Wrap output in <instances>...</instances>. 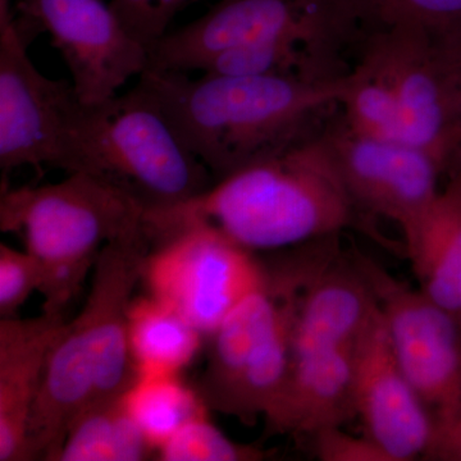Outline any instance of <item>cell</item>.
I'll use <instances>...</instances> for the list:
<instances>
[{
  "mask_svg": "<svg viewBox=\"0 0 461 461\" xmlns=\"http://www.w3.org/2000/svg\"><path fill=\"white\" fill-rule=\"evenodd\" d=\"M366 30L417 25L432 32L461 33V0H355Z\"/></svg>",
  "mask_w": 461,
  "mask_h": 461,
  "instance_id": "cb8c5ba5",
  "label": "cell"
},
{
  "mask_svg": "<svg viewBox=\"0 0 461 461\" xmlns=\"http://www.w3.org/2000/svg\"><path fill=\"white\" fill-rule=\"evenodd\" d=\"M363 217L321 132L242 167L184 204L147 211L145 229L154 247L208 224L258 253L339 236Z\"/></svg>",
  "mask_w": 461,
  "mask_h": 461,
  "instance_id": "6da1fadb",
  "label": "cell"
},
{
  "mask_svg": "<svg viewBox=\"0 0 461 461\" xmlns=\"http://www.w3.org/2000/svg\"><path fill=\"white\" fill-rule=\"evenodd\" d=\"M342 426L318 430L314 436L315 454L323 461H393L381 446L368 436L357 437Z\"/></svg>",
  "mask_w": 461,
  "mask_h": 461,
  "instance_id": "4316f807",
  "label": "cell"
},
{
  "mask_svg": "<svg viewBox=\"0 0 461 461\" xmlns=\"http://www.w3.org/2000/svg\"><path fill=\"white\" fill-rule=\"evenodd\" d=\"M364 32L355 0H220L148 47V69L200 71L221 51L258 41L303 42L341 56Z\"/></svg>",
  "mask_w": 461,
  "mask_h": 461,
  "instance_id": "8992f818",
  "label": "cell"
},
{
  "mask_svg": "<svg viewBox=\"0 0 461 461\" xmlns=\"http://www.w3.org/2000/svg\"><path fill=\"white\" fill-rule=\"evenodd\" d=\"M420 290L461 318V185L450 178L408 241Z\"/></svg>",
  "mask_w": 461,
  "mask_h": 461,
  "instance_id": "ac0fdd59",
  "label": "cell"
},
{
  "mask_svg": "<svg viewBox=\"0 0 461 461\" xmlns=\"http://www.w3.org/2000/svg\"><path fill=\"white\" fill-rule=\"evenodd\" d=\"M145 214L138 199L85 172L57 184L3 187L0 198V230L20 235L41 267L47 313H65L102 249L144 229Z\"/></svg>",
  "mask_w": 461,
  "mask_h": 461,
  "instance_id": "3957f363",
  "label": "cell"
},
{
  "mask_svg": "<svg viewBox=\"0 0 461 461\" xmlns=\"http://www.w3.org/2000/svg\"><path fill=\"white\" fill-rule=\"evenodd\" d=\"M95 373L89 339L77 317L66 321L45 363L29 427V460L56 461L76 418L94 402Z\"/></svg>",
  "mask_w": 461,
  "mask_h": 461,
  "instance_id": "2e32d148",
  "label": "cell"
},
{
  "mask_svg": "<svg viewBox=\"0 0 461 461\" xmlns=\"http://www.w3.org/2000/svg\"><path fill=\"white\" fill-rule=\"evenodd\" d=\"M157 456L163 461H256L266 459L267 454L256 446L232 441L202 414L169 437Z\"/></svg>",
  "mask_w": 461,
  "mask_h": 461,
  "instance_id": "603a6c76",
  "label": "cell"
},
{
  "mask_svg": "<svg viewBox=\"0 0 461 461\" xmlns=\"http://www.w3.org/2000/svg\"><path fill=\"white\" fill-rule=\"evenodd\" d=\"M360 57L395 94L402 141L429 151L445 173L461 151V33L417 25L366 30Z\"/></svg>",
  "mask_w": 461,
  "mask_h": 461,
  "instance_id": "52a82bcc",
  "label": "cell"
},
{
  "mask_svg": "<svg viewBox=\"0 0 461 461\" xmlns=\"http://www.w3.org/2000/svg\"><path fill=\"white\" fill-rule=\"evenodd\" d=\"M130 345L139 375H180L206 339L195 326L157 297H133Z\"/></svg>",
  "mask_w": 461,
  "mask_h": 461,
  "instance_id": "d6986e66",
  "label": "cell"
},
{
  "mask_svg": "<svg viewBox=\"0 0 461 461\" xmlns=\"http://www.w3.org/2000/svg\"><path fill=\"white\" fill-rule=\"evenodd\" d=\"M354 411L391 460L429 456L437 421L397 362L379 308L357 344Z\"/></svg>",
  "mask_w": 461,
  "mask_h": 461,
  "instance_id": "5bb4252c",
  "label": "cell"
},
{
  "mask_svg": "<svg viewBox=\"0 0 461 461\" xmlns=\"http://www.w3.org/2000/svg\"><path fill=\"white\" fill-rule=\"evenodd\" d=\"M150 250L144 227L108 242L91 271L89 295L77 318L93 355V402L122 399L138 379L130 345V309Z\"/></svg>",
  "mask_w": 461,
  "mask_h": 461,
  "instance_id": "4fadbf2b",
  "label": "cell"
},
{
  "mask_svg": "<svg viewBox=\"0 0 461 461\" xmlns=\"http://www.w3.org/2000/svg\"><path fill=\"white\" fill-rule=\"evenodd\" d=\"M41 269L29 251L0 244V317H16L21 306L41 290Z\"/></svg>",
  "mask_w": 461,
  "mask_h": 461,
  "instance_id": "484cf974",
  "label": "cell"
},
{
  "mask_svg": "<svg viewBox=\"0 0 461 461\" xmlns=\"http://www.w3.org/2000/svg\"><path fill=\"white\" fill-rule=\"evenodd\" d=\"M65 314L0 321V461H29L27 427Z\"/></svg>",
  "mask_w": 461,
  "mask_h": 461,
  "instance_id": "e0dca14e",
  "label": "cell"
},
{
  "mask_svg": "<svg viewBox=\"0 0 461 461\" xmlns=\"http://www.w3.org/2000/svg\"><path fill=\"white\" fill-rule=\"evenodd\" d=\"M321 136L357 209L395 223L408 241L441 191L442 163L409 142L357 132L339 113Z\"/></svg>",
  "mask_w": 461,
  "mask_h": 461,
  "instance_id": "8fae6325",
  "label": "cell"
},
{
  "mask_svg": "<svg viewBox=\"0 0 461 461\" xmlns=\"http://www.w3.org/2000/svg\"><path fill=\"white\" fill-rule=\"evenodd\" d=\"M326 260L305 248L272 271L266 286L241 303L206 339L198 393L209 409L254 424L280 399L291 363L294 318L303 288Z\"/></svg>",
  "mask_w": 461,
  "mask_h": 461,
  "instance_id": "5b68a950",
  "label": "cell"
},
{
  "mask_svg": "<svg viewBox=\"0 0 461 461\" xmlns=\"http://www.w3.org/2000/svg\"><path fill=\"white\" fill-rule=\"evenodd\" d=\"M442 436H461V403L459 411H457L456 415H455L453 421L444 427V429L437 430L436 438Z\"/></svg>",
  "mask_w": 461,
  "mask_h": 461,
  "instance_id": "83f0119b",
  "label": "cell"
},
{
  "mask_svg": "<svg viewBox=\"0 0 461 461\" xmlns=\"http://www.w3.org/2000/svg\"><path fill=\"white\" fill-rule=\"evenodd\" d=\"M14 11L38 35L50 33L84 104L111 99L148 69V48L104 0H17Z\"/></svg>",
  "mask_w": 461,
  "mask_h": 461,
  "instance_id": "7c38bea8",
  "label": "cell"
},
{
  "mask_svg": "<svg viewBox=\"0 0 461 461\" xmlns=\"http://www.w3.org/2000/svg\"><path fill=\"white\" fill-rule=\"evenodd\" d=\"M357 344L291 355L286 386L275 409L264 418L267 430L271 435L313 436L354 417Z\"/></svg>",
  "mask_w": 461,
  "mask_h": 461,
  "instance_id": "9a60e30c",
  "label": "cell"
},
{
  "mask_svg": "<svg viewBox=\"0 0 461 461\" xmlns=\"http://www.w3.org/2000/svg\"><path fill=\"white\" fill-rule=\"evenodd\" d=\"M122 400L156 451L208 408L198 391L186 386L178 375H139Z\"/></svg>",
  "mask_w": 461,
  "mask_h": 461,
  "instance_id": "44dd1931",
  "label": "cell"
},
{
  "mask_svg": "<svg viewBox=\"0 0 461 461\" xmlns=\"http://www.w3.org/2000/svg\"><path fill=\"white\" fill-rule=\"evenodd\" d=\"M62 169L111 182L147 211L184 204L215 182L140 80L122 95L83 104L69 132Z\"/></svg>",
  "mask_w": 461,
  "mask_h": 461,
  "instance_id": "277c9868",
  "label": "cell"
},
{
  "mask_svg": "<svg viewBox=\"0 0 461 461\" xmlns=\"http://www.w3.org/2000/svg\"><path fill=\"white\" fill-rule=\"evenodd\" d=\"M14 21L0 30V169H62L69 132L84 103L74 84L42 75Z\"/></svg>",
  "mask_w": 461,
  "mask_h": 461,
  "instance_id": "30bf717a",
  "label": "cell"
},
{
  "mask_svg": "<svg viewBox=\"0 0 461 461\" xmlns=\"http://www.w3.org/2000/svg\"><path fill=\"white\" fill-rule=\"evenodd\" d=\"M339 108L344 122L355 131L402 141L395 94L384 75L366 58L359 56L357 65L351 67Z\"/></svg>",
  "mask_w": 461,
  "mask_h": 461,
  "instance_id": "7402d4cb",
  "label": "cell"
},
{
  "mask_svg": "<svg viewBox=\"0 0 461 461\" xmlns=\"http://www.w3.org/2000/svg\"><path fill=\"white\" fill-rule=\"evenodd\" d=\"M269 280V269L208 224L172 233L151 248L142 281L208 339L244 300Z\"/></svg>",
  "mask_w": 461,
  "mask_h": 461,
  "instance_id": "ba28073f",
  "label": "cell"
},
{
  "mask_svg": "<svg viewBox=\"0 0 461 461\" xmlns=\"http://www.w3.org/2000/svg\"><path fill=\"white\" fill-rule=\"evenodd\" d=\"M14 14L12 11L11 0H0V30L7 27L14 21Z\"/></svg>",
  "mask_w": 461,
  "mask_h": 461,
  "instance_id": "f1b7e54d",
  "label": "cell"
},
{
  "mask_svg": "<svg viewBox=\"0 0 461 461\" xmlns=\"http://www.w3.org/2000/svg\"><path fill=\"white\" fill-rule=\"evenodd\" d=\"M202 0H112V9L127 32L145 47L162 39L173 18Z\"/></svg>",
  "mask_w": 461,
  "mask_h": 461,
  "instance_id": "d4e9b609",
  "label": "cell"
},
{
  "mask_svg": "<svg viewBox=\"0 0 461 461\" xmlns=\"http://www.w3.org/2000/svg\"><path fill=\"white\" fill-rule=\"evenodd\" d=\"M348 75L332 80L297 75L191 78L186 72L147 69L139 80L218 181L320 135L339 107Z\"/></svg>",
  "mask_w": 461,
  "mask_h": 461,
  "instance_id": "7a4b0ae2",
  "label": "cell"
},
{
  "mask_svg": "<svg viewBox=\"0 0 461 461\" xmlns=\"http://www.w3.org/2000/svg\"><path fill=\"white\" fill-rule=\"evenodd\" d=\"M354 262L371 286L393 353L437 421H453L461 403V318L397 280L363 254Z\"/></svg>",
  "mask_w": 461,
  "mask_h": 461,
  "instance_id": "9c48e42d",
  "label": "cell"
},
{
  "mask_svg": "<svg viewBox=\"0 0 461 461\" xmlns=\"http://www.w3.org/2000/svg\"><path fill=\"white\" fill-rule=\"evenodd\" d=\"M154 451L122 399L100 400L76 418L56 461H142Z\"/></svg>",
  "mask_w": 461,
  "mask_h": 461,
  "instance_id": "ffe728a7",
  "label": "cell"
}]
</instances>
